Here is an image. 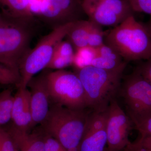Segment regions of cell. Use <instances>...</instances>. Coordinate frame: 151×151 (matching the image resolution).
I'll use <instances>...</instances> for the list:
<instances>
[{
    "label": "cell",
    "instance_id": "1",
    "mask_svg": "<svg viewBox=\"0 0 151 151\" xmlns=\"http://www.w3.org/2000/svg\"><path fill=\"white\" fill-rule=\"evenodd\" d=\"M127 65L118 69L107 70L93 66L75 72L81 80L85 92L86 108L95 112L107 111L119 94L123 73Z\"/></svg>",
    "mask_w": 151,
    "mask_h": 151
},
{
    "label": "cell",
    "instance_id": "2",
    "mask_svg": "<svg viewBox=\"0 0 151 151\" xmlns=\"http://www.w3.org/2000/svg\"><path fill=\"white\" fill-rule=\"evenodd\" d=\"M104 43L127 63L151 58V38L145 24L131 16L106 34Z\"/></svg>",
    "mask_w": 151,
    "mask_h": 151
},
{
    "label": "cell",
    "instance_id": "3",
    "mask_svg": "<svg viewBox=\"0 0 151 151\" xmlns=\"http://www.w3.org/2000/svg\"><path fill=\"white\" fill-rule=\"evenodd\" d=\"M1 14L0 63L19 75L20 63L31 49L34 18H15Z\"/></svg>",
    "mask_w": 151,
    "mask_h": 151
},
{
    "label": "cell",
    "instance_id": "4",
    "mask_svg": "<svg viewBox=\"0 0 151 151\" xmlns=\"http://www.w3.org/2000/svg\"><path fill=\"white\" fill-rule=\"evenodd\" d=\"M89 113L55 104L41 125L42 129L53 137L66 151H78Z\"/></svg>",
    "mask_w": 151,
    "mask_h": 151
},
{
    "label": "cell",
    "instance_id": "5",
    "mask_svg": "<svg viewBox=\"0 0 151 151\" xmlns=\"http://www.w3.org/2000/svg\"><path fill=\"white\" fill-rule=\"evenodd\" d=\"M73 23L55 28L42 37L34 48L31 49L19 66V83L17 88H27L28 84L37 73L46 68L54 54L57 45L67 35Z\"/></svg>",
    "mask_w": 151,
    "mask_h": 151
},
{
    "label": "cell",
    "instance_id": "6",
    "mask_svg": "<svg viewBox=\"0 0 151 151\" xmlns=\"http://www.w3.org/2000/svg\"><path fill=\"white\" fill-rule=\"evenodd\" d=\"M50 100L55 104L74 110L86 108L83 85L76 73L63 70L46 72Z\"/></svg>",
    "mask_w": 151,
    "mask_h": 151
},
{
    "label": "cell",
    "instance_id": "7",
    "mask_svg": "<svg viewBox=\"0 0 151 151\" xmlns=\"http://www.w3.org/2000/svg\"><path fill=\"white\" fill-rule=\"evenodd\" d=\"M119 93L130 118L151 114V84L136 69L122 81Z\"/></svg>",
    "mask_w": 151,
    "mask_h": 151
},
{
    "label": "cell",
    "instance_id": "8",
    "mask_svg": "<svg viewBox=\"0 0 151 151\" xmlns=\"http://www.w3.org/2000/svg\"><path fill=\"white\" fill-rule=\"evenodd\" d=\"M38 9L41 19L54 28L87 17L82 0H42Z\"/></svg>",
    "mask_w": 151,
    "mask_h": 151
},
{
    "label": "cell",
    "instance_id": "9",
    "mask_svg": "<svg viewBox=\"0 0 151 151\" xmlns=\"http://www.w3.org/2000/svg\"><path fill=\"white\" fill-rule=\"evenodd\" d=\"M132 124L116 99L112 101L107 109L106 122L108 151H122L127 147L130 143L129 135Z\"/></svg>",
    "mask_w": 151,
    "mask_h": 151
},
{
    "label": "cell",
    "instance_id": "10",
    "mask_svg": "<svg viewBox=\"0 0 151 151\" xmlns=\"http://www.w3.org/2000/svg\"><path fill=\"white\" fill-rule=\"evenodd\" d=\"M127 0H101L86 12L88 20L100 26L116 27L133 14Z\"/></svg>",
    "mask_w": 151,
    "mask_h": 151
},
{
    "label": "cell",
    "instance_id": "11",
    "mask_svg": "<svg viewBox=\"0 0 151 151\" xmlns=\"http://www.w3.org/2000/svg\"><path fill=\"white\" fill-rule=\"evenodd\" d=\"M46 72L33 77L28 84L30 93L32 124L31 129L41 124L46 119L50 109V98L46 78Z\"/></svg>",
    "mask_w": 151,
    "mask_h": 151
},
{
    "label": "cell",
    "instance_id": "12",
    "mask_svg": "<svg viewBox=\"0 0 151 151\" xmlns=\"http://www.w3.org/2000/svg\"><path fill=\"white\" fill-rule=\"evenodd\" d=\"M107 110L89 113L78 151H105Z\"/></svg>",
    "mask_w": 151,
    "mask_h": 151
},
{
    "label": "cell",
    "instance_id": "13",
    "mask_svg": "<svg viewBox=\"0 0 151 151\" xmlns=\"http://www.w3.org/2000/svg\"><path fill=\"white\" fill-rule=\"evenodd\" d=\"M13 126L23 132H29L32 124L30 93L28 88H18L14 95L12 110Z\"/></svg>",
    "mask_w": 151,
    "mask_h": 151
},
{
    "label": "cell",
    "instance_id": "14",
    "mask_svg": "<svg viewBox=\"0 0 151 151\" xmlns=\"http://www.w3.org/2000/svg\"><path fill=\"white\" fill-rule=\"evenodd\" d=\"M7 130L16 145L18 151H45L42 129L30 133L20 131L12 125Z\"/></svg>",
    "mask_w": 151,
    "mask_h": 151
},
{
    "label": "cell",
    "instance_id": "15",
    "mask_svg": "<svg viewBox=\"0 0 151 151\" xmlns=\"http://www.w3.org/2000/svg\"><path fill=\"white\" fill-rule=\"evenodd\" d=\"M97 49V55L92 61L91 66L113 70L128 63L115 50L105 44Z\"/></svg>",
    "mask_w": 151,
    "mask_h": 151
},
{
    "label": "cell",
    "instance_id": "16",
    "mask_svg": "<svg viewBox=\"0 0 151 151\" xmlns=\"http://www.w3.org/2000/svg\"><path fill=\"white\" fill-rule=\"evenodd\" d=\"M1 13L19 19H33L31 0H0Z\"/></svg>",
    "mask_w": 151,
    "mask_h": 151
},
{
    "label": "cell",
    "instance_id": "17",
    "mask_svg": "<svg viewBox=\"0 0 151 151\" xmlns=\"http://www.w3.org/2000/svg\"><path fill=\"white\" fill-rule=\"evenodd\" d=\"M93 22L89 20H81L74 22L65 37L76 50L88 46V38Z\"/></svg>",
    "mask_w": 151,
    "mask_h": 151
},
{
    "label": "cell",
    "instance_id": "18",
    "mask_svg": "<svg viewBox=\"0 0 151 151\" xmlns=\"http://www.w3.org/2000/svg\"><path fill=\"white\" fill-rule=\"evenodd\" d=\"M97 55V49L87 46L76 49L72 66L76 70L91 66L92 61Z\"/></svg>",
    "mask_w": 151,
    "mask_h": 151
},
{
    "label": "cell",
    "instance_id": "19",
    "mask_svg": "<svg viewBox=\"0 0 151 151\" xmlns=\"http://www.w3.org/2000/svg\"><path fill=\"white\" fill-rule=\"evenodd\" d=\"M14 99L11 89H6L0 92V127L12 120Z\"/></svg>",
    "mask_w": 151,
    "mask_h": 151
},
{
    "label": "cell",
    "instance_id": "20",
    "mask_svg": "<svg viewBox=\"0 0 151 151\" xmlns=\"http://www.w3.org/2000/svg\"><path fill=\"white\" fill-rule=\"evenodd\" d=\"M105 34L101 26L93 22L88 36V46L94 48L102 46L105 44Z\"/></svg>",
    "mask_w": 151,
    "mask_h": 151
},
{
    "label": "cell",
    "instance_id": "21",
    "mask_svg": "<svg viewBox=\"0 0 151 151\" xmlns=\"http://www.w3.org/2000/svg\"><path fill=\"white\" fill-rule=\"evenodd\" d=\"M130 119L141 136L151 137V114Z\"/></svg>",
    "mask_w": 151,
    "mask_h": 151
},
{
    "label": "cell",
    "instance_id": "22",
    "mask_svg": "<svg viewBox=\"0 0 151 151\" xmlns=\"http://www.w3.org/2000/svg\"><path fill=\"white\" fill-rule=\"evenodd\" d=\"M20 76L13 70L0 63V84L2 85H18Z\"/></svg>",
    "mask_w": 151,
    "mask_h": 151
},
{
    "label": "cell",
    "instance_id": "23",
    "mask_svg": "<svg viewBox=\"0 0 151 151\" xmlns=\"http://www.w3.org/2000/svg\"><path fill=\"white\" fill-rule=\"evenodd\" d=\"M73 58L74 56L67 57L53 54L46 68L56 70H63L73 65Z\"/></svg>",
    "mask_w": 151,
    "mask_h": 151
},
{
    "label": "cell",
    "instance_id": "24",
    "mask_svg": "<svg viewBox=\"0 0 151 151\" xmlns=\"http://www.w3.org/2000/svg\"><path fill=\"white\" fill-rule=\"evenodd\" d=\"M0 151H18L17 148L7 129L0 127Z\"/></svg>",
    "mask_w": 151,
    "mask_h": 151
},
{
    "label": "cell",
    "instance_id": "25",
    "mask_svg": "<svg viewBox=\"0 0 151 151\" xmlns=\"http://www.w3.org/2000/svg\"><path fill=\"white\" fill-rule=\"evenodd\" d=\"M134 12L145 13L151 17V0H127Z\"/></svg>",
    "mask_w": 151,
    "mask_h": 151
},
{
    "label": "cell",
    "instance_id": "26",
    "mask_svg": "<svg viewBox=\"0 0 151 151\" xmlns=\"http://www.w3.org/2000/svg\"><path fill=\"white\" fill-rule=\"evenodd\" d=\"M74 47L68 40H62L57 45L55 49L54 54L63 57L74 56Z\"/></svg>",
    "mask_w": 151,
    "mask_h": 151
},
{
    "label": "cell",
    "instance_id": "27",
    "mask_svg": "<svg viewBox=\"0 0 151 151\" xmlns=\"http://www.w3.org/2000/svg\"><path fill=\"white\" fill-rule=\"evenodd\" d=\"M42 131L45 151H66L56 139Z\"/></svg>",
    "mask_w": 151,
    "mask_h": 151
},
{
    "label": "cell",
    "instance_id": "28",
    "mask_svg": "<svg viewBox=\"0 0 151 151\" xmlns=\"http://www.w3.org/2000/svg\"><path fill=\"white\" fill-rule=\"evenodd\" d=\"M136 70L151 84V58L142 63Z\"/></svg>",
    "mask_w": 151,
    "mask_h": 151
},
{
    "label": "cell",
    "instance_id": "29",
    "mask_svg": "<svg viewBox=\"0 0 151 151\" xmlns=\"http://www.w3.org/2000/svg\"><path fill=\"white\" fill-rule=\"evenodd\" d=\"M136 145L138 147L151 150V137L141 136L140 138L136 141Z\"/></svg>",
    "mask_w": 151,
    "mask_h": 151
},
{
    "label": "cell",
    "instance_id": "30",
    "mask_svg": "<svg viewBox=\"0 0 151 151\" xmlns=\"http://www.w3.org/2000/svg\"><path fill=\"white\" fill-rule=\"evenodd\" d=\"M100 1L101 0H82V5L85 13Z\"/></svg>",
    "mask_w": 151,
    "mask_h": 151
},
{
    "label": "cell",
    "instance_id": "31",
    "mask_svg": "<svg viewBox=\"0 0 151 151\" xmlns=\"http://www.w3.org/2000/svg\"><path fill=\"white\" fill-rule=\"evenodd\" d=\"M124 151H151V150L133 145L130 142L127 147L124 149Z\"/></svg>",
    "mask_w": 151,
    "mask_h": 151
},
{
    "label": "cell",
    "instance_id": "32",
    "mask_svg": "<svg viewBox=\"0 0 151 151\" xmlns=\"http://www.w3.org/2000/svg\"><path fill=\"white\" fill-rule=\"evenodd\" d=\"M151 38V17L147 22L145 24Z\"/></svg>",
    "mask_w": 151,
    "mask_h": 151
},
{
    "label": "cell",
    "instance_id": "33",
    "mask_svg": "<svg viewBox=\"0 0 151 151\" xmlns=\"http://www.w3.org/2000/svg\"><path fill=\"white\" fill-rule=\"evenodd\" d=\"M1 13H0V21H1Z\"/></svg>",
    "mask_w": 151,
    "mask_h": 151
},
{
    "label": "cell",
    "instance_id": "34",
    "mask_svg": "<svg viewBox=\"0 0 151 151\" xmlns=\"http://www.w3.org/2000/svg\"><path fill=\"white\" fill-rule=\"evenodd\" d=\"M105 151H108V150H107V148H106V150H105Z\"/></svg>",
    "mask_w": 151,
    "mask_h": 151
}]
</instances>
